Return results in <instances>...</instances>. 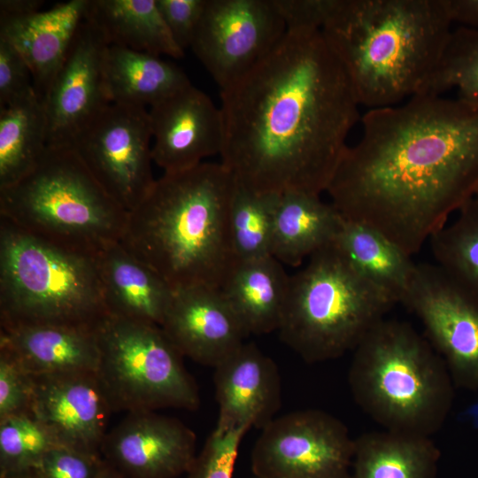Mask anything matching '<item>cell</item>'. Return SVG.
<instances>
[{
    "label": "cell",
    "instance_id": "1",
    "mask_svg": "<svg viewBox=\"0 0 478 478\" xmlns=\"http://www.w3.org/2000/svg\"><path fill=\"white\" fill-rule=\"evenodd\" d=\"M220 99V163L241 186L262 194L327 192L361 119L346 72L312 27L287 28Z\"/></svg>",
    "mask_w": 478,
    "mask_h": 478
},
{
    "label": "cell",
    "instance_id": "2",
    "mask_svg": "<svg viewBox=\"0 0 478 478\" xmlns=\"http://www.w3.org/2000/svg\"><path fill=\"white\" fill-rule=\"evenodd\" d=\"M327 189L345 220L412 256L478 192V105L418 94L361 116Z\"/></svg>",
    "mask_w": 478,
    "mask_h": 478
},
{
    "label": "cell",
    "instance_id": "3",
    "mask_svg": "<svg viewBox=\"0 0 478 478\" xmlns=\"http://www.w3.org/2000/svg\"><path fill=\"white\" fill-rule=\"evenodd\" d=\"M235 186L220 162L164 173L128 212L120 242L173 289H220L236 263L229 232Z\"/></svg>",
    "mask_w": 478,
    "mask_h": 478
},
{
    "label": "cell",
    "instance_id": "4",
    "mask_svg": "<svg viewBox=\"0 0 478 478\" xmlns=\"http://www.w3.org/2000/svg\"><path fill=\"white\" fill-rule=\"evenodd\" d=\"M452 25L443 0H333L320 31L370 110L422 90Z\"/></svg>",
    "mask_w": 478,
    "mask_h": 478
},
{
    "label": "cell",
    "instance_id": "5",
    "mask_svg": "<svg viewBox=\"0 0 478 478\" xmlns=\"http://www.w3.org/2000/svg\"><path fill=\"white\" fill-rule=\"evenodd\" d=\"M348 382L356 404L385 430L430 436L453 404V381L410 324L385 318L353 350Z\"/></svg>",
    "mask_w": 478,
    "mask_h": 478
},
{
    "label": "cell",
    "instance_id": "6",
    "mask_svg": "<svg viewBox=\"0 0 478 478\" xmlns=\"http://www.w3.org/2000/svg\"><path fill=\"white\" fill-rule=\"evenodd\" d=\"M127 214L71 146H47L27 174L0 189L1 219L85 254L119 242Z\"/></svg>",
    "mask_w": 478,
    "mask_h": 478
},
{
    "label": "cell",
    "instance_id": "7",
    "mask_svg": "<svg viewBox=\"0 0 478 478\" xmlns=\"http://www.w3.org/2000/svg\"><path fill=\"white\" fill-rule=\"evenodd\" d=\"M106 314L94 255L57 245L0 218L1 327L94 328Z\"/></svg>",
    "mask_w": 478,
    "mask_h": 478
},
{
    "label": "cell",
    "instance_id": "8",
    "mask_svg": "<svg viewBox=\"0 0 478 478\" xmlns=\"http://www.w3.org/2000/svg\"><path fill=\"white\" fill-rule=\"evenodd\" d=\"M396 304L331 243L289 276L277 331L305 361L332 360L353 351Z\"/></svg>",
    "mask_w": 478,
    "mask_h": 478
},
{
    "label": "cell",
    "instance_id": "9",
    "mask_svg": "<svg viewBox=\"0 0 478 478\" xmlns=\"http://www.w3.org/2000/svg\"><path fill=\"white\" fill-rule=\"evenodd\" d=\"M94 332L96 374L113 412L198 408V388L160 326L107 313Z\"/></svg>",
    "mask_w": 478,
    "mask_h": 478
},
{
    "label": "cell",
    "instance_id": "10",
    "mask_svg": "<svg viewBox=\"0 0 478 478\" xmlns=\"http://www.w3.org/2000/svg\"><path fill=\"white\" fill-rule=\"evenodd\" d=\"M355 438L330 413L305 409L275 417L251 451L258 478H351Z\"/></svg>",
    "mask_w": 478,
    "mask_h": 478
},
{
    "label": "cell",
    "instance_id": "11",
    "mask_svg": "<svg viewBox=\"0 0 478 478\" xmlns=\"http://www.w3.org/2000/svg\"><path fill=\"white\" fill-rule=\"evenodd\" d=\"M151 138L146 108L111 103L71 147L111 197L129 212L155 181Z\"/></svg>",
    "mask_w": 478,
    "mask_h": 478
},
{
    "label": "cell",
    "instance_id": "12",
    "mask_svg": "<svg viewBox=\"0 0 478 478\" xmlns=\"http://www.w3.org/2000/svg\"><path fill=\"white\" fill-rule=\"evenodd\" d=\"M286 30L274 0H206L190 48L222 90L265 58Z\"/></svg>",
    "mask_w": 478,
    "mask_h": 478
},
{
    "label": "cell",
    "instance_id": "13",
    "mask_svg": "<svg viewBox=\"0 0 478 478\" xmlns=\"http://www.w3.org/2000/svg\"><path fill=\"white\" fill-rule=\"evenodd\" d=\"M402 304L421 321L453 383L478 391V300L436 265L416 264Z\"/></svg>",
    "mask_w": 478,
    "mask_h": 478
},
{
    "label": "cell",
    "instance_id": "14",
    "mask_svg": "<svg viewBox=\"0 0 478 478\" xmlns=\"http://www.w3.org/2000/svg\"><path fill=\"white\" fill-rule=\"evenodd\" d=\"M107 46L100 31L85 18L42 98L47 146H71L111 104L104 77Z\"/></svg>",
    "mask_w": 478,
    "mask_h": 478
},
{
    "label": "cell",
    "instance_id": "15",
    "mask_svg": "<svg viewBox=\"0 0 478 478\" xmlns=\"http://www.w3.org/2000/svg\"><path fill=\"white\" fill-rule=\"evenodd\" d=\"M196 442L195 433L181 420L138 411L107 432L100 451L126 478H174L189 471Z\"/></svg>",
    "mask_w": 478,
    "mask_h": 478
},
{
    "label": "cell",
    "instance_id": "16",
    "mask_svg": "<svg viewBox=\"0 0 478 478\" xmlns=\"http://www.w3.org/2000/svg\"><path fill=\"white\" fill-rule=\"evenodd\" d=\"M30 376L29 412L58 444L98 454L113 411L96 372Z\"/></svg>",
    "mask_w": 478,
    "mask_h": 478
},
{
    "label": "cell",
    "instance_id": "17",
    "mask_svg": "<svg viewBox=\"0 0 478 478\" xmlns=\"http://www.w3.org/2000/svg\"><path fill=\"white\" fill-rule=\"evenodd\" d=\"M152 160L164 173L190 169L203 159L220 155L224 120L220 107L189 84L148 110Z\"/></svg>",
    "mask_w": 478,
    "mask_h": 478
},
{
    "label": "cell",
    "instance_id": "18",
    "mask_svg": "<svg viewBox=\"0 0 478 478\" xmlns=\"http://www.w3.org/2000/svg\"><path fill=\"white\" fill-rule=\"evenodd\" d=\"M161 328L183 357L215 367L248 336L220 289H173Z\"/></svg>",
    "mask_w": 478,
    "mask_h": 478
},
{
    "label": "cell",
    "instance_id": "19",
    "mask_svg": "<svg viewBox=\"0 0 478 478\" xmlns=\"http://www.w3.org/2000/svg\"><path fill=\"white\" fill-rule=\"evenodd\" d=\"M217 427L263 428L281 405L275 362L255 343H243L214 367Z\"/></svg>",
    "mask_w": 478,
    "mask_h": 478
},
{
    "label": "cell",
    "instance_id": "20",
    "mask_svg": "<svg viewBox=\"0 0 478 478\" xmlns=\"http://www.w3.org/2000/svg\"><path fill=\"white\" fill-rule=\"evenodd\" d=\"M89 0H70L25 16L0 14V38L28 65L42 99L84 21Z\"/></svg>",
    "mask_w": 478,
    "mask_h": 478
},
{
    "label": "cell",
    "instance_id": "21",
    "mask_svg": "<svg viewBox=\"0 0 478 478\" xmlns=\"http://www.w3.org/2000/svg\"><path fill=\"white\" fill-rule=\"evenodd\" d=\"M94 261L108 314L161 326L173 289L158 274L120 241L98 251Z\"/></svg>",
    "mask_w": 478,
    "mask_h": 478
},
{
    "label": "cell",
    "instance_id": "22",
    "mask_svg": "<svg viewBox=\"0 0 478 478\" xmlns=\"http://www.w3.org/2000/svg\"><path fill=\"white\" fill-rule=\"evenodd\" d=\"M0 346L30 375L96 372L99 351L94 328L64 325L1 327Z\"/></svg>",
    "mask_w": 478,
    "mask_h": 478
},
{
    "label": "cell",
    "instance_id": "23",
    "mask_svg": "<svg viewBox=\"0 0 478 478\" xmlns=\"http://www.w3.org/2000/svg\"><path fill=\"white\" fill-rule=\"evenodd\" d=\"M289 276L273 256L237 261L220 291L247 335L278 329Z\"/></svg>",
    "mask_w": 478,
    "mask_h": 478
},
{
    "label": "cell",
    "instance_id": "24",
    "mask_svg": "<svg viewBox=\"0 0 478 478\" xmlns=\"http://www.w3.org/2000/svg\"><path fill=\"white\" fill-rule=\"evenodd\" d=\"M104 77L111 103L146 108L191 84L175 64L159 56L108 45Z\"/></svg>",
    "mask_w": 478,
    "mask_h": 478
},
{
    "label": "cell",
    "instance_id": "25",
    "mask_svg": "<svg viewBox=\"0 0 478 478\" xmlns=\"http://www.w3.org/2000/svg\"><path fill=\"white\" fill-rule=\"evenodd\" d=\"M342 216L320 196L303 192L280 195L274 221L272 256L289 266L330 244L339 229Z\"/></svg>",
    "mask_w": 478,
    "mask_h": 478
},
{
    "label": "cell",
    "instance_id": "26",
    "mask_svg": "<svg viewBox=\"0 0 478 478\" xmlns=\"http://www.w3.org/2000/svg\"><path fill=\"white\" fill-rule=\"evenodd\" d=\"M86 19L100 31L108 45L159 57L180 58L184 55L156 0H89Z\"/></svg>",
    "mask_w": 478,
    "mask_h": 478
},
{
    "label": "cell",
    "instance_id": "27",
    "mask_svg": "<svg viewBox=\"0 0 478 478\" xmlns=\"http://www.w3.org/2000/svg\"><path fill=\"white\" fill-rule=\"evenodd\" d=\"M439 457L430 436L368 432L355 438L351 478H436Z\"/></svg>",
    "mask_w": 478,
    "mask_h": 478
},
{
    "label": "cell",
    "instance_id": "28",
    "mask_svg": "<svg viewBox=\"0 0 478 478\" xmlns=\"http://www.w3.org/2000/svg\"><path fill=\"white\" fill-rule=\"evenodd\" d=\"M332 243L362 276L402 304L416 267L411 256L379 231L343 218Z\"/></svg>",
    "mask_w": 478,
    "mask_h": 478
},
{
    "label": "cell",
    "instance_id": "29",
    "mask_svg": "<svg viewBox=\"0 0 478 478\" xmlns=\"http://www.w3.org/2000/svg\"><path fill=\"white\" fill-rule=\"evenodd\" d=\"M46 148L44 106L35 89L0 107V189L27 174Z\"/></svg>",
    "mask_w": 478,
    "mask_h": 478
},
{
    "label": "cell",
    "instance_id": "30",
    "mask_svg": "<svg viewBox=\"0 0 478 478\" xmlns=\"http://www.w3.org/2000/svg\"><path fill=\"white\" fill-rule=\"evenodd\" d=\"M454 215L428 243L436 266L478 300V203Z\"/></svg>",
    "mask_w": 478,
    "mask_h": 478
},
{
    "label": "cell",
    "instance_id": "31",
    "mask_svg": "<svg viewBox=\"0 0 478 478\" xmlns=\"http://www.w3.org/2000/svg\"><path fill=\"white\" fill-rule=\"evenodd\" d=\"M279 197L251 191L236 181L229 211L230 239L236 262L272 256Z\"/></svg>",
    "mask_w": 478,
    "mask_h": 478
},
{
    "label": "cell",
    "instance_id": "32",
    "mask_svg": "<svg viewBox=\"0 0 478 478\" xmlns=\"http://www.w3.org/2000/svg\"><path fill=\"white\" fill-rule=\"evenodd\" d=\"M451 90L457 98L478 105V29H452L438 66L419 94L443 96Z\"/></svg>",
    "mask_w": 478,
    "mask_h": 478
},
{
    "label": "cell",
    "instance_id": "33",
    "mask_svg": "<svg viewBox=\"0 0 478 478\" xmlns=\"http://www.w3.org/2000/svg\"><path fill=\"white\" fill-rule=\"evenodd\" d=\"M58 443L30 412L0 419L1 476L32 470Z\"/></svg>",
    "mask_w": 478,
    "mask_h": 478
},
{
    "label": "cell",
    "instance_id": "34",
    "mask_svg": "<svg viewBox=\"0 0 478 478\" xmlns=\"http://www.w3.org/2000/svg\"><path fill=\"white\" fill-rule=\"evenodd\" d=\"M247 431L216 426L187 472L189 478H232L239 446Z\"/></svg>",
    "mask_w": 478,
    "mask_h": 478
},
{
    "label": "cell",
    "instance_id": "35",
    "mask_svg": "<svg viewBox=\"0 0 478 478\" xmlns=\"http://www.w3.org/2000/svg\"><path fill=\"white\" fill-rule=\"evenodd\" d=\"M104 464L98 454L58 444L32 470L37 478H98Z\"/></svg>",
    "mask_w": 478,
    "mask_h": 478
},
{
    "label": "cell",
    "instance_id": "36",
    "mask_svg": "<svg viewBox=\"0 0 478 478\" xmlns=\"http://www.w3.org/2000/svg\"><path fill=\"white\" fill-rule=\"evenodd\" d=\"M32 381L4 347L0 346V419L29 412Z\"/></svg>",
    "mask_w": 478,
    "mask_h": 478
},
{
    "label": "cell",
    "instance_id": "37",
    "mask_svg": "<svg viewBox=\"0 0 478 478\" xmlns=\"http://www.w3.org/2000/svg\"><path fill=\"white\" fill-rule=\"evenodd\" d=\"M156 4L178 46L190 48L206 0H156Z\"/></svg>",
    "mask_w": 478,
    "mask_h": 478
},
{
    "label": "cell",
    "instance_id": "38",
    "mask_svg": "<svg viewBox=\"0 0 478 478\" xmlns=\"http://www.w3.org/2000/svg\"><path fill=\"white\" fill-rule=\"evenodd\" d=\"M34 89L28 65L11 43L0 38V107Z\"/></svg>",
    "mask_w": 478,
    "mask_h": 478
},
{
    "label": "cell",
    "instance_id": "39",
    "mask_svg": "<svg viewBox=\"0 0 478 478\" xmlns=\"http://www.w3.org/2000/svg\"><path fill=\"white\" fill-rule=\"evenodd\" d=\"M287 28L320 29L333 0H274Z\"/></svg>",
    "mask_w": 478,
    "mask_h": 478
},
{
    "label": "cell",
    "instance_id": "40",
    "mask_svg": "<svg viewBox=\"0 0 478 478\" xmlns=\"http://www.w3.org/2000/svg\"><path fill=\"white\" fill-rule=\"evenodd\" d=\"M452 24L478 29V0H443Z\"/></svg>",
    "mask_w": 478,
    "mask_h": 478
},
{
    "label": "cell",
    "instance_id": "41",
    "mask_svg": "<svg viewBox=\"0 0 478 478\" xmlns=\"http://www.w3.org/2000/svg\"><path fill=\"white\" fill-rule=\"evenodd\" d=\"M41 0H1L0 14L25 16L35 13L43 4Z\"/></svg>",
    "mask_w": 478,
    "mask_h": 478
},
{
    "label": "cell",
    "instance_id": "42",
    "mask_svg": "<svg viewBox=\"0 0 478 478\" xmlns=\"http://www.w3.org/2000/svg\"><path fill=\"white\" fill-rule=\"evenodd\" d=\"M98 478H126L111 466L104 464Z\"/></svg>",
    "mask_w": 478,
    "mask_h": 478
},
{
    "label": "cell",
    "instance_id": "43",
    "mask_svg": "<svg viewBox=\"0 0 478 478\" xmlns=\"http://www.w3.org/2000/svg\"><path fill=\"white\" fill-rule=\"evenodd\" d=\"M2 478H37L33 470L11 474L5 476H3Z\"/></svg>",
    "mask_w": 478,
    "mask_h": 478
},
{
    "label": "cell",
    "instance_id": "44",
    "mask_svg": "<svg viewBox=\"0 0 478 478\" xmlns=\"http://www.w3.org/2000/svg\"><path fill=\"white\" fill-rule=\"evenodd\" d=\"M474 199L478 203V192H477V194L474 197Z\"/></svg>",
    "mask_w": 478,
    "mask_h": 478
},
{
    "label": "cell",
    "instance_id": "45",
    "mask_svg": "<svg viewBox=\"0 0 478 478\" xmlns=\"http://www.w3.org/2000/svg\"><path fill=\"white\" fill-rule=\"evenodd\" d=\"M251 478H258V477L252 476Z\"/></svg>",
    "mask_w": 478,
    "mask_h": 478
}]
</instances>
